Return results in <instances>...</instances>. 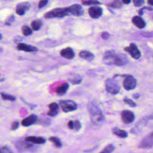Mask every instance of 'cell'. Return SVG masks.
<instances>
[{
	"mask_svg": "<svg viewBox=\"0 0 153 153\" xmlns=\"http://www.w3.org/2000/svg\"><path fill=\"white\" fill-rule=\"evenodd\" d=\"M103 61L108 65L123 66L127 63V58L124 54H117L114 50H108L103 54Z\"/></svg>",
	"mask_w": 153,
	"mask_h": 153,
	"instance_id": "obj_1",
	"label": "cell"
},
{
	"mask_svg": "<svg viewBox=\"0 0 153 153\" xmlns=\"http://www.w3.org/2000/svg\"><path fill=\"white\" fill-rule=\"evenodd\" d=\"M88 109L90 115L91 122L95 125H99L103 123V115L99 108L94 103H90L88 105Z\"/></svg>",
	"mask_w": 153,
	"mask_h": 153,
	"instance_id": "obj_2",
	"label": "cell"
},
{
	"mask_svg": "<svg viewBox=\"0 0 153 153\" xmlns=\"http://www.w3.org/2000/svg\"><path fill=\"white\" fill-rule=\"evenodd\" d=\"M69 13L67 8H54L51 11H48L44 14V17L46 19L51 18H60L66 16H69Z\"/></svg>",
	"mask_w": 153,
	"mask_h": 153,
	"instance_id": "obj_3",
	"label": "cell"
},
{
	"mask_svg": "<svg viewBox=\"0 0 153 153\" xmlns=\"http://www.w3.org/2000/svg\"><path fill=\"white\" fill-rule=\"evenodd\" d=\"M105 88L106 91L111 94H117L120 90V87L118 82L115 79L111 78L106 79Z\"/></svg>",
	"mask_w": 153,
	"mask_h": 153,
	"instance_id": "obj_4",
	"label": "cell"
},
{
	"mask_svg": "<svg viewBox=\"0 0 153 153\" xmlns=\"http://www.w3.org/2000/svg\"><path fill=\"white\" fill-rule=\"evenodd\" d=\"M59 105L65 112H71L77 108L75 102L71 100H63L59 102Z\"/></svg>",
	"mask_w": 153,
	"mask_h": 153,
	"instance_id": "obj_5",
	"label": "cell"
},
{
	"mask_svg": "<svg viewBox=\"0 0 153 153\" xmlns=\"http://www.w3.org/2000/svg\"><path fill=\"white\" fill-rule=\"evenodd\" d=\"M126 77L123 81V87L127 90H131L134 89L136 86V80L129 75H124Z\"/></svg>",
	"mask_w": 153,
	"mask_h": 153,
	"instance_id": "obj_6",
	"label": "cell"
},
{
	"mask_svg": "<svg viewBox=\"0 0 153 153\" xmlns=\"http://www.w3.org/2000/svg\"><path fill=\"white\" fill-rule=\"evenodd\" d=\"M124 50L127 51L130 54V56L135 59H138L140 57L141 53L137 48L136 45L134 43H131L129 47H125Z\"/></svg>",
	"mask_w": 153,
	"mask_h": 153,
	"instance_id": "obj_7",
	"label": "cell"
},
{
	"mask_svg": "<svg viewBox=\"0 0 153 153\" xmlns=\"http://www.w3.org/2000/svg\"><path fill=\"white\" fill-rule=\"evenodd\" d=\"M30 4L28 2H22L19 3L16 8V13L19 16H23L30 8Z\"/></svg>",
	"mask_w": 153,
	"mask_h": 153,
	"instance_id": "obj_8",
	"label": "cell"
},
{
	"mask_svg": "<svg viewBox=\"0 0 153 153\" xmlns=\"http://www.w3.org/2000/svg\"><path fill=\"white\" fill-rule=\"evenodd\" d=\"M153 146V131L146 136L139 143L140 148H150Z\"/></svg>",
	"mask_w": 153,
	"mask_h": 153,
	"instance_id": "obj_9",
	"label": "cell"
},
{
	"mask_svg": "<svg viewBox=\"0 0 153 153\" xmlns=\"http://www.w3.org/2000/svg\"><path fill=\"white\" fill-rule=\"evenodd\" d=\"M121 118L125 124H130L134 120V114L128 110H124L121 112Z\"/></svg>",
	"mask_w": 153,
	"mask_h": 153,
	"instance_id": "obj_10",
	"label": "cell"
},
{
	"mask_svg": "<svg viewBox=\"0 0 153 153\" xmlns=\"http://www.w3.org/2000/svg\"><path fill=\"white\" fill-rule=\"evenodd\" d=\"M69 14L76 16H82L84 13V10L79 4H74L68 7Z\"/></svg>",
	"mask_w": 153,
	"mask_h": 153,
	"instance_id": "obj_11",
	"label": "cell"
},
{
	"mask_svg": "<svg viewBox=\"0 0 153 153\" xmlns=\"http://www.w3.org/2000/svg\"><path fill=\"white\" fill-rule=\"evenodd\" d=\"M103 13L102 8L97 6H93L90 7L88 9V14L93 19L99 18Z\"/></svg>",
	"mask_w": 153,
	"mask_h": 153,
	"instance_id": "obj_12",
	"label": "cell"
},
{
	"mask_svg": "<svg viewBox=\"0 0 153 153\" xmlns=\"http://www.w3.org/2000/svg\"><path fill=\"white\" fill-rule=\"evenodd\" d=\"M16 48L20 51H23L26 52H36L38 51V48L36 47L25 43L18 44Z\"/></svg>",
	"mask_w": 153,
	"mask_h": 153,
	"instance_id": "obj_13",
	"label": "cell"
},
{
	"mask_svg": "<svg viewBox=\"0 0 153 153\" xmlns=\"http://www.w3.org/2000/svg\"><path fill=\"white\" fill-rule=\"evenodd\" d=\"M37 116L35 114H31L30 115L27 117L26 118H24L21 123H22V125L23 126H25V127H28V126H30L32 124H33L37 120Z\"/></svg>",
	"mask_w": 153,
	"mask_h": 153,
	"instance_id": "obj_14",
	"label": "cell"
},
{
	"mask_svg": "<svg viewBox=\"0 0 153 153\" xmlns=\"http://www.w3.org/2000/svg\"><path fill=\"white\" fill-rule=\"evenodd\" d=\"M60 53L61 56L67 59H72L75 56L74 51L70 47H67L62 49L60 51Z\"/></svg>",
	"mask_w": 153,
	"mask_h": 153,
	"instance_id": "obj_15",
	"label": "cell"
},
{
	"mask_svg": "<svg viewBox=\"0 0 153 153\" xmlns=\"http://www.w3.org/2000/svg\"><path fill=\"white\" fill-rule=\"evenodd\" d=\"M25 141L35 143V144H43L45 142V139L42 137H38V136H27L25 139Z\"/></svg>",
	"mask_w": 153,
	"mask_h": 153,
	"instance_id": "obj_16",
	"label": "cell"
},
{
	"mask_svg": "<svg viewBox=\"0 0 153 153\" xmlns=\"http://www.w3.org/2000/svg\"><path fill=\"white\" fill-rule=\"evenodd\" d=\"M132 22L139 29H143L146 26L145 21L141 17L139 16H134L132 18Z\"/></svg>",
	"mask_w": 153,
	"mask_h": 153,
	"instance_id": "obj_17",
	"label": "cell"
},
{
	"mask_svg": "<svg viewBox=\"0 0 153 153\" xmlns=\"http://www.w3.org/2000/svg\"><path fill=\"white\" fill-rule=\"evenodd\" d=\"M69 87V86L68 83L62 84V85H60L56 88V94L59 96H62V95L65 94L66 93V91H68Z\"/></svg>",
	"mask_w": 153,
	"mask_h": 153,
	"instance_id": "obj_18",
	"label": "cell"
},
{
	"mask_svg": "<svg viewBox=\"0 0 153 153\" xmlns=\"http://www.w3.org/2000/svg\"><path fill=\"white\" fill-rule=\"evenodd\" d=\"M17 147L18 148V149H20L23 151H26V150H30V149H32L34 146L32 144L30 143V142H20L17 143Z\"/></svg>",
	"mask_w": 153,
	"mask_h": 153,
	"instance_id": "obj_19",
	"label": "cell"
},
{
	"mask_svg": "<svg viewBox=\"0 0 153 153\" xmlns=\"http://www.w3.org/2000/svg\"><path fill=\"white\" fill-rule=\"evenodd\" d=\"M79 56L82 59H85V60H87L89 61L92 60L94 57V54L93 53H91L88 51H85V50L81 51L79 53Z\"/></svg>",
	"mask_w": 153,
	"mask_h": 153,
	"instance_id": "obj_20",
	"label": "cell"
},
{
	"mask_svg": "<svg viewBox=\"0 0 153 153\" xmlns=\"http://www.w3.org/2000/svg\"><path fill=\"white\" fill-rule=\"evenodd\" d=\"M42 25V22L39 19L34 20L32 21V22L30 23V26H31L32 29L35 31L39 30L41 27Z\"/></svg>",
	"mask_w": 153,
	"mask_h": 153,
	"instance_id": "obj_21",
	"label": "cell"
},
{
	"mask_svg": "<svg viewBox=\"0 0 153 153\" xmlns=\"http://www.w3.org/2000/svg\"><path fill=\"white\" fill-rule=\"evenodd\" d=\"M112 132L114 134L123 138H125L127 136V133L123 130H121L118 128H114L112 129Z\"/></svg>",
	"mask_w": 153,
	"mask_h": 153,
	"instance_id": "obj_22",
	"label": "cell"
},
{
	"mask_svg": "<svg viewBox=\"0 0 153 153\" xmlns=\"http://www.w3.org/2000/svg\"><path fill=\"white\" fill-rule=\"evenodd\" d=\"M69 81L73 84H78L81 82L82 78L81 77L80 75L78 74H75L73 76L71 77L69 79Z\"/></svg>",
	"mask_w": 153,
	"mask_h": 153,
	"instance_id": "obj_23",
	"label": "cell"
},
{
	"mask_svg": "<svg viewBox=\"0 0 153 153\" xmlns=\"http://www.w3.org/2000/svg\"><path fill=\"white\" fill-rule=\"evenodd\" d=\"M22 31L23 35L25 36H29L32 34V30L28 26L26 25L23 26L22 27Z\"/></svg>",
	"mask_w": 153,
	"mask_h": 153,
	"instance_id": "obj_24",
	"label": "cell"
},
{
	"mask_svg": "<svg viewBox=\"0 0 153 153\" xmlns=\"http://www.w3.org/2000/svg\"><path fill=\"white\" fill-rule=\"evenodd\" d=\"M1 96L2 99L6 100H10V101H14L16 100V97L11 94H8L5 93H1Z\"/></svg>",
	"mask_w": 153,
	"mask_h": 153,
	"instance_id": "obj_25",
	"label": "cell"
},
{
	"mask_svg": "<svg viewBox=\"0 0 153 153\" xmlns=\"http://www.w3.org/2000/svg\"><path fill=\"white\" fill-rule=\"evenodd\" d=\"M49 140L53 142L54 145L57 148H60L62 146V143L60 139L57 137H51L49 138Z\"/></svg>",
	"mask_w": 153,
	"mask_h": 153,
	"instance_id": "obj_26",
	"label": "cell"
},
{
	"mask_svg": "<svg viewBox=\"0 0 153 153\" xmlns=\"http://www.w3.org/2000/svg\"><path fill=\"white\" fill-rule=\"evenodd\" d=\"M122 3L120 0H114L112 2H111L110 4L108 5L109 7L113 8H119L121 7Z\"/></svg>",
	"mask_w": 153,
	"mask_h": 153,
	"instance_id": "obj_27",
	"label": "cell"
},
{
	"mask_svg": "<svg viewBox=\"0 0 153 153\" xmlns=\"http://www.w3.org/2000/svg\"><path fill=\"white\" fill-rule=\"evenodd\" d=\"M82 4L84 5H98L101 3L97 0H88L82 1Z\"/></svg>",
	"mask_w": 153,
	"mask_h": 153,
	"instance_id": "obj_28",
	"label": "cell"
},
{
	"mask_svg": "<svg viewBox=\"0 0 153 153\" xmlns=\"http://www.w3.org/2000/svg\"><path fill=\"white\" fill-rule=\"evenodd\" d=\"M114 149V146L112 144L107 145L100 153H111Z\"/></svg>",
	"mask_w": 153,
	"mask_h": 153,
	"instance_id": "obj_29",
	"label": "cell"
},
{
	"mask_svg": "<svg viewBox=\"0 0 153 153\" xmlns=\"http://www.w3.org/2000/svg\"><path fill=\"white\" fill-rule=\"evenodd\" d=\"M15 20V16L14 15H11L7 17V19L5 20V24L6 25L10 26L11 25Z\"/></svg>",
	"mask_w": 153,
	"mask_h": 153,
	"instance_id": "obj_30",
	"label": "cell"
},
{
	"mask_svg": "<svg viewBox=\"0 0 153 153\" xmlns=\"http://www.w3.org/2000/svg\"><path fill=\"white\" fill-rule=\"evenodd\" d=\"M81 127V123L79 121H73V127H72V130H74L75 131H78L80 128Z\"/></svg>",
	"mask_w": 153,
	"mask_h": 153,
	"instance_id": "obj_31",
	"label": "cell"
},
{
	"mask_svg": "<svg viewBox=\"0 0 153 153\" xmlns=\"http://www.w3.org/2000/svg\"><path fill=\"white\" fill-rule=\"evenodd\" d=\"M124 102L131 107H135L136 106V104L135 103V102H134L131 99H130L128 98H124Z\"/></svg>",
	"mask_w": 153,
	"mask_h": 153,
	"instance_id": "obj_32",
	"label": "cell"
},
{
	"mask_svg": "<svg viewBox=\"0 0 153 153\" xmlns=\"http://www.w3.org/2000/svg\"><path fill=\"white\" fill-rule=\"evenodd\" d=\"M1 153H13L11 149L7 146H1Z\"/></svg>",
	"mask_w": 153,
	"mask_h": 153,
	"instance_id": "obj_33",
	"label": "cell"
},
{
	"mask_svg": "<svg viewBox=\"0 0 153 153\" xmlns=\"http://www.w3.org/2000/svg\"><path fill=\"white\" fill-rule=\"evenodd\" d=\"M133 4L136 7H139L144 4V0H133Z\"/></svg>",
	"mask_w": 153,
	"mask_h": 153,
	"instance_id": "obj_34",
	"label": "cell"
},
{
	"mask_svg": "<svg viewBox=\"0 0 153 153\" xmlns=\"http://www.w3.org/2000/svg\"><path fill=\"white\" fill-rule=\"evenodd\" d=\"M48 0H41L38 3V7L39 8H41L44 7V6H45L48 4Z\"/></svg>",
	"mask_w": 153,
	"mask_h": 153,
	"instance_id": "obj_35",
	"label": "cell"
},
{
	"mask_svg": "<svg viewBox=\"0 0 153 153\" xmlns=\"http://www.w3.org/2000/svg\"><path fill=\"white\" fill-rule=\"evenodd\" d=\"M58 107L59 106L56 103H51L48 105V108L50 110H57Z\"/></svg>",
	"mask_w": 153,
	"mask_h": 153,
	"instance_id": "obj_36",
	"label": "cell"
},
{
	"mask_svg": "<svg viewBox=\"0 0 153 153\" xmlns=\"http://www.w3.org/2000/svg\"><path fill=\"white\" fill-rule=\"evenodd\" d=\"M19 126V123L18 121H14L12 123L11 126V130H16Z\"/></svg>",
	"mask_w": 153,
	"mask_h": 153,
	"instance_id": "obj_37",
	"label": "cell"
},
{
	"mask_svg": "<svg viewBox=\"0 0 153 153\" xmlns=\"http://www.w3.org/2000/svg\"><path fill=\"white\" fill-rule=\"evenodd\" d=\"M143 10H153V8L151 7H144L140 8L139 11V14L140 16H142L143 14Z\"/></svg>",
	"mask_w": 153,
	"mask_h": 153,
	"instance_id": "obj_38",
	"label": "cell"
},
{
	"mask_svg": "<svg viewBox=\"0 0 153 153\" xmlns=\"http://www.w3.org/2000/svg\"><path fill=\"white\" fill-rule=\"evenodd\" d=\"M58 113V111L57 110H50L48 113L47 115L51 117H54L55 115H56Z\"/></svg>",
	"mask_w": 153,
	"mask_h": 153,
	"instance_id": "obj_39",
	"label": "cell"
},
{
	"mask_svg": "<svg viewBox=\"0 0 153 153\" xmlns=\"http://www.w3.org/2000/svg\"><path fill=\"white\" fill-rule=\"evenodd\" d=\"M101 37L103 39H108L109 38V33L106 32H103L102 34H101Z\"/></svg>",
	"mask_w": 153,
	"mask_h": 153,
	"instance_id": "obj_40",
	"label": "cell"
},
{
	"mask_svg": "<svg viewBox=\"0 0 153 153\" xmlns=\"http://www.w3.org/2000/svg\"><path fill=\"white\" fill-rule=\"evenodd\" d=\"M68 126L70 129L72 130V127H73V121H69L68 123Z\"/></svg>",
	"mask_w": 153,
	"mask_h": 153,
	"instance_id": "obj_41",
	"label": "cell"
},
{
	"mask_svg": "<svg viewBox=\"0 0 153 153\" xmlns=\"http://www.w3.org/2000/svg\"><path fill=\"white\" fill-rule=\"evenodd\" d=\"M122 2L124 3V4H129L131 2V0H121Z\"/></svg>",
	"mask_w": 153,
	"mask_h": 153,
	"instance_id": "obj_42",
	"label": "cell"
},
{
	"mask_svg": "<svg viewBox=\"0 0 153 153\" xmlns=\"http://www.w3.org/2000/svg\"><path fill=\"white\" fill-rule=\"evenodd\" d=\"M139 96H140V95H139V94H138V93H136V94H134L133 95V97L134 99H137V98L139 97Z\"/></svg>",
	"mask_w": 153,
	"mask_h": 153,
	"instance_id": "obj_43",
	"label": "cell"
},
{
	"mask_svg": "<svg viewBox=\"0 0 153 153\" xmlns=\"http://www.w3.org/2000/svg\"><path fill=\"white\" fill-rule=\"evenodd\" d=\"M148 3L151 5H153V0H148Z\"/></svg>",
	"mask_w": 153,
	"mask_h": 153,
	"instance_id": "obj_44",
	"label": "cell"
},
{
	"mask_svg": "<svg viewBox=\"0 0 153 153\" xmlns=\"http://www.w3.org/2000/svg\"><path fill=\"white\" fill-rule=\"evenodd\" d=\"M2 35L0 33V40L2 39Z\"/></svg>",
	"mask_w": 153,
	"mask_h": 153,
	"instance_id": "obj_45",
	"label": "cell"
},
{
	"mask_svg": "<svg viewBox=\"0 0 153 153\" xmlns=\"http://www.w3.org/2000/svg\"><path fill=\"white\" fill-rule=\"evenodd\" d=\"M0 153H1V146H0Z\"/></svg>",
	"mask_w": 153,
	"mask_h": 153,
	"instance_id": "obj_46",
	"label": "cell"
},
{
	"mask_svg": "<svg viewBox=\"0 0 153 153\" xmlns=\"http://www.w3.org/2000/svg\"><path fill=\"white\" fill-rule=\"evenodd\" d=\"M0 50H2V49H1V48H0ZM1 51H0V52H1Z\"/></svg>",
	"mask_w": 153,
	"mask_h": 153,
	"instance_id": "obj_47",
	"label": "cell"
}]
</instances>
